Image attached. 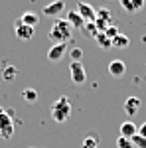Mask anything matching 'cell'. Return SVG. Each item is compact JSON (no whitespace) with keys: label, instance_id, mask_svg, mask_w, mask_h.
Returning <instances> with one entry per match:
<instances>
[{"label":"cell","instance_id":"obj_1","mask_svg":"<svg viewBox=\"0 0 146 148\" xmlns=\"http://www.w3.org/2000/svg\"><path fill=\"white\" fill-rule=\"evenodd\" d=\"M71 30L73 28H71V24L65 18H57V20H53V26H51L47 38H49V42L53 46H57V44H67L69 40H71Z\"/></svg>","mask_w":146,"mask_h":148},{"label":"cell","instance_id":"obj_2","mask_svg":"<svg viewBox=\"0 0 146 148\" xmlns=\"http://www.w3.org/2000/svg\"><path fill=\"white\" fill-rule=\"evenodd\" d=\"M49 111H51V119L56 123H59V125H63V123H67L69 116H71V101L63 95L57 101L51 103V109Z\"/></svg>","mask_w":146,"mask_h":148},{"label":"cell","instance_id":"obj_3","mask_svg":"<svg viewBox=\"0 0 146 148\" xmlns=\"http://www.w3.org/2000/svg\"><path fill=\"white\" fill-rule=\"evenodd\" d=\"M12 111H6L0 107V138H12L14 136V121H12Z\"/></svg>","mask_w":146,"mask_h":148},{"label":"cell","instance_id":"obj_4","mask_svg":"<svg viewBox=\"0 0 146 148\" xmlns=\"http://www.w3.org/2000/svg\"><path fill=\"white\" fill-rule=\"evenodd\" d=\"M69 75H71V81L75 85H83L87 81V71H85V65L81 61H71L69 63Z\"/></svg>","mask_w":146,"mask_h":148},{"label":"cell","instance_id":"obj_5","mask_svg":"<svg viewBox=\"0 0 146 148\" xmlns=\"http://www.w3.org/2000/svg\"><path fill=\"white\" fill-rule=\"evenodd\" d=\"M14 32H16V38L18 40H22V42H28V40H32L34 38V28H30V26H26V24L20 22V18L14 22Z\"/></svg>","mask_w":146,"mask_h":148},{"label":"cell","instance_id":"obj_6","mask_svg":"<svg viewBox=\"0 0 146 148\" xmlns=\"http://www.w3.org/2000/svg\"><path fill=\"white\" fill-rule=\"evenodd\" d=\"M75 10L81 14V18H83L85 22H95V20H97V10H95L91 4H87V2H79Z\"/></svg>","mask_w":146,"mask_h":148},{"label":"cell","instance_id":"obj_7","mask_svg":"<svg viewBox=\"0 0 146 148\" xmlns=\"http://www.w3.org/2000/svg\"><path fill=\"white\" fill-rule=\"evenodd\" d=\"M124 73H126V65H124L123 59H112L109 63V75L111 77L121 79V77H124Z\"/></svg>","mask_w":146,"mask_h":148},{"label":"cell","instance_id":"obj_8","mask_svg":"<svg viewBox=\"0 0 146 148\" xmlns=\"http://www.w3.org/2000/svg\"><path fill=\"white\" fill-rule=\"evenodd\" d=\"M65 51H67V44H57V46H51V47H49V51H47V59H49V61H53V63H57V61H61V59H63Z\"/></svg>","mask_w":146,"mask_h":148},{"label":"cell","instance_id":"obj_9","mask_svg":"<svg viewBox=\"0 0 146 148\" xmlns=\"http://www.w3.org/2000/svg\"><path fill=\"white\" fill-rule=\"evenodd\" d=\"M61 12H65V0H53L44 8V14L49 16V18H53V16L61 14Z\"/></svg>","mask_w":146,"mask_h":148},{"label":"cell","instance_id":"obj_10","mask_svg":"<svg viewBox=\"0 0 146 148\" xmlns=\"http://www.w3.org/2000/svg\"><path fill=\"white\" fill-rule=\"evenodd\" d=\"M140 105H142V101H140L138 97H128V99L124 101V113L128 114V116H134V114L140 111Z\"/></svg>","mask_w":146,"mask_h":148},{"label":"cell","instance_id":"obj_11","mask_svg":"<svg viewBox=\"0 0 146 148\" xmlns=\"http://www.w3.org/2000/svg\"><path fill=\"white\" fill-rule=\"evenodd\" d=\"M20 22H22V24H26V26H30V28H34V30H36V26L40 24V16H38V12L28 10V12H24L22 16H20Z\"/></svg>","mask_w":146,"mask_h":148},{"label":"cell","instance_id":"obj_12","mask_svg":"<svg viewBox=\"0 0 146 148\" xmlns=\"http://www.w3.org/2000/svg\"><path fill=\"white\" fill-rule=\"evenodd\" d=\"M134 134H138V128H136V125L132 123V121H124L123 125H121V134H119V136H123V138H132Z\"/></svg>","mask_w":146,"mask_h":148},{"label":"cell","instance_id":"obj_13","mask_svg":"<svg viewBox=\"0 0 146 148\" xmlns=\"http://www.w3.org/2000/svg\"><path fill=\"white\" fill-rule=\"evenodd\" d=\"M65 20L71 24V28H79V30H83V26H85V20L81 18V14H79L77 10H69Z\"/></svg>","mask_w":146,"mask_h":148},{"label":"cell","instance_id":"obj_14","mask_svg":"<svg viewBox=\"0 0 146 148\" xmlns=\"http://www.w3.org/2000/svg\"><path fill=\"white\" fill-rule=\"evenodd\" d=\"M81 148H99V136H97V132H89L87 136L83 138Z\"/></svg>","mask_w":146,"mask_h":148},{"label":"cell","instance_id":"obj_15","mask_svg":"<svg viewBox=\"0 0 146 148\" xmlns=\"http://www.w3.org/2000/svg\"><path fill=\"white\" fill-rule=\"evenodd\" d=\"M16 75H18V67L16 65H4V69H2V79L4 81H14Z\"/></svg>","mask_w":146,"mask_h":148},{"label":"cell","instance_id":"obj_16","mask_svg":"<svg viewBox=\"0 0 146 148\" xmlns=\"http://www.w3.org/2000/svg\"><path fill=\"white\" fill-rule=\"evenodd\" d=\"M128 44H130V40L126 38L124 34H119L114 40H112V47H119V49H124V47H128Z\"/></svg>","mask_w":146,"mask_h":148},{"label":"cell","instance_id":"obj_17","mask_svg":"<svg viewBox=\"0 0 146 148\" xmlns=\"http://www.w3.org/2000/svg\"><path fill=\"white\" fill-rule=\"evenodd\" d=\"M81 32H83L85 36H89V38H97V34H99V30H97L95 22H85V26H83Z\"/></svg>","mask_w":146,"mask_h":148},{"label":"cell","instance_id":"obj_18","mask_svg":"<svg viewBox=\"0 0 146 148\" xmlns=\"http://www.w3.org/2000/svg\"><path fill=\"white\" fill-rule=\"evenodd\" d=\"M22 99H24V101H28V103L38 101V91L32 89V87H28V89H24V91H22Z\"/></svg>","mask_w":146,"mask_h":148},{"label":"cell","instance_id":"obj_19","mask_svg":"<svg viewBox=\"0 0 146 148\" xmlns=\"http://www.w3.org/2000/svg\"><path fill=\"white\" fill-rule=\"evenodd\" d=\"M97 46L99 47H103V49H109V47H112V40H109L105 34H97Z\"/></svg>","mask_w":146,"mask_h":148},{"label":"cell","instance_id":"obj_20","mask_svg":"<svg viewBox=\"0 0 146 148\" xmlns=\"http://www.w3.org/2000/svg\"><path fill=\"white\" fill-rule=\"evenodd\" d=\"M132 140V146L134 148H146V138L140 136V134H134V136L130 138Z\"/></svg>","mask_w":146,"mask_h":148},{"label":"cell","instance_id":"obj_21","mask_svg":"<svg viewBox=\"0 0 146 148\" xmlns=\"http://www.w3.org/2000/svg\"><path fill=\"white\" fill-rule=\"evenodd\" d=\"M117 148H134V146H132V140H130V138L119 136L117 138Z\"/></svg>","mask_w":146,"mask_h":148},{"label":"cell","instance_id":"obj_22","mask_svg":"<svg viewBox=\"0 0 146 148\" xmlns=\"http://www.w3.org/2000/svg\"><path fill=\"white\" fill-rule=\"evenodd\" d=\"M103 34L107 36L109 40H114V38L119 36V28H117V26H112V24H111V26H109V28H107V30H105Z\"/></svg>","mask_w":146,"mask_h":148},{"label":"cell","instance_id":"obj_23","mask_svg":"<svg viewBox=\"0 0 146 148\" xmlns=\"http://www.w3.org/2000/svg\"><path fill=\"white\" fill-rule=\"evenodd\" d=\"M69 56H71L73 61H81V57H83V49H81V47H73Z\"/></svg>","mask_w":146,"mask_h":148},{"label":"cell","instance_id":"obj_24","mask_svg":"<svg viewBox=\"0 0 146 148\" xmlns=\"http://www.w3.org/2000/svg\"><path fill=\"white\" fill-rule=\"evenodd\" d=\"M144 2H146V0H130V6H132V14L140 10V8L144 6Z\"/></svg>","mask_w":146,"mask_h":148},{"label":"cell","instance_id":"obj_25","mask_svg":"<svg viewBox=\"0 0 146 148\" xmlns=\"http://www.w3.org/2000/svg\"><path fill=\"white\" fill-rule=\"evenodd\" d=\"M119 4L123 6V10H124V12L132 14V6H130V0H119Z\"/></svg>","mask_w":146,"mask_h":148},{"label":"cell","instance_id":"obj_26","mask_svg":"<svg viewBox=\"0 0 146 148\" xmlns=\"http://www.w3.org/2000/svg\"><path fill=\"white\" fill-rule=\"evenodd\" d=\"M138 134H140V136H144V138H146V123H142V126L138 128Z\"/></svg>","mask_w":146,"mask_h":148},{"label":"cell","instance_id":"obj_27","mask_svg":"<svg viewBox=\"0 0 146 148\" xmlns=\"http://www.w3.org/2000/svg\"><path fill=\"white\" fill-rule=\"evenodd\" d=\"M30 148H38V146H30Z\"/></svg>","mask_w":146,"mask_h":148}]
</instances>
